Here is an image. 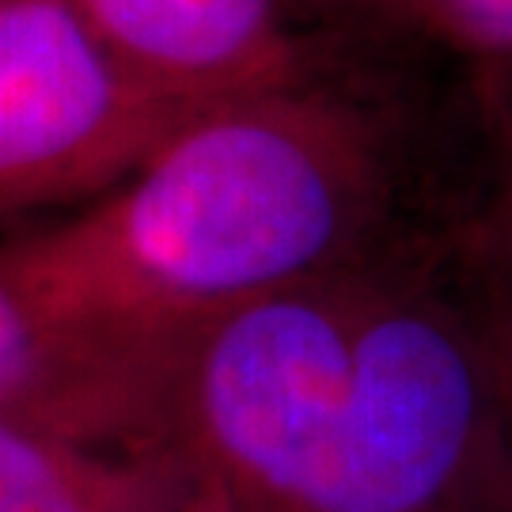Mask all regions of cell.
Masks as SVG:
<instances>
[{"mask_svg":"<svg viewBox=\"0 0 512 512\" xmlns=\"http://www.w3.org/2000/svg\"><path fill=\"white\" fill-rule=\"evenodd\" d=\"M376 4H380V0H376Z\"/></svg>","mask_w":512,"mask_h":512,"instance_id":"cell-10","label":"cell"},{"mask_svg":"<svg viewBox=\"0 0 512 512\" xmlns=\"http://www.w3.org/2000/svg\"><path fill=\"white\" fill-rule=\"evenodd\" d=\"M410 255L262 296L171 357L164 448L243 512H512L505 300Z\"/></svg>","mask_w":512,"mask_h":512,"instance_id":"cell-1","label":"cell"},{"mask_svg":"<svg viewBox=\"0 0 512 512\" xmlns=\"http://www.w3.org/2000/svg\"><path fill=\"white\" fill-rule=\"evenodd\" d=\"M403 129L315 61L289 84L190 110L122 183L0 243L57 319L175 357L186 334L262 296L471 251Z\"/></svg>","mask_w":512,"mask_h":512,"instance_id":"cell-2","label":"cell"},{"mask_svg":"<svg viewBox=\"0 0 512 512\" xmlns=\"http://www.w3.org/2000/svg\"><path fill=\"white\" fill-rule=\"evenodd\" d=\"M437 50L475 61H512V0H380Z\"/></svg>","mask_w":512,"mask_h":512,"instance_id":"cell-7","label":"cell"},{"mask_svg":"<svg viewBox=\"0 0 512 512\" xmlns=\"http://www.w3.org/2000/svg\"><path fill=\"white\" fill-rule=\"evenodd\" d=\"M186 114L129 73L65 0H0V217L92 202Z\"/></svg>","mask_w":512,"mask_h":512,"instance_id":"cell-3","label":"cell"},{"mask_svg":"<svg viewBox=\"0 0 512 512\" xmlns=\"http://www.w3.org/2000/svg\"><path fill=\"white\" fill-rule=\"evenodd\" d=\"M190 490L194 478L171 452L0 414V512H179Z\"/></svg>","mask_w":512,"mask_h":512,"instance_id":"cell-6","label":"cell"},{"mask_svg":"<svg viewBox=\"0 0 512 512\" xmlns=\"http://www.w3.org/2000/svg\"><path fill=\"white\" fill-rule=\"evenodd\" d=\"M171 357L57 319L0 243V414L114 448H164Z\"/></svg>","mask_w":512,"mask_h":512,"instance_id":"cell-4","label":"cell"},{"mask_svg":"<svg viewBox=\"0 0 512 512\" xmlns=\"http://www.w3.org/2000/svg\"><path fill=\"white\" fill-rule=\"evenodd\" d=\"M152 92L198 110L289 84L319 61L285 0H65Z\"/></svg>","mask_w":512,"mask_h":512,"instance_id":"cell-5","label":"cell"},{"mask_svg":"<svg viewBox=\"0 0 512 512\" xmlns=\"http://www.w3.org/2000/svg\"><path fill=\"white\" fill-rule=\"evenodd\" d=\"M501 346H505V372H509V395H512V304L501 311Z\"/></svg>","mask_w":512,"mask_h":512,"instance_id":"cell-9","label":"cell"},{"mask_svg":"<svg viewBox=\"0 0 512 512\" xmlns=\"http://www.w3.org/2000/svg\"><path fill=\"white\" fill-rule=\"evenodd\" d=\"M179 512H243V509H236L232 501H224V497L213 494V490H205V486H194L190 497L179 505Z\"/></svg>","mask_w":512,"mask_h":512,"instance_id":"cell-8","label":"cell"}]
</instances>
